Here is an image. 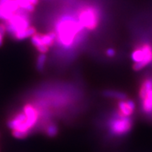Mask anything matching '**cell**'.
<instances>
[{
    "mask_svg": "<svg viewBox=\"0 0 152 152\" xmlns=\"http://www.w3.org/2000/svg\"><path fill=\"white\" fill-rule=\"evenodd\" d=\"M83 28L79 23L78 20L76 21L73 19H68L61 22L58 28V39L64 46L66 47L72 46L74 39Z\"/></svg>",
    "mask_w": 152,
    "mask_h": 152,
    "instance_id": "cell-1",
    "label": "cell"
},
{
    "mask_svg": "<svg viewBox=\"0 0 152 152\" xmlns=\"http://www.w3.org/2000/svg\"><path fill=\"white\" fill-rule=\"evenodd\" d=\"M77 18L82 27L92 31L96 29L99 25V11L94 6H85L80 9Z\"/></svg>",
    "mask_w": 152,
    "mask_h": 152,
    "instance_id": "cell-2",
    "label": "cell"
},
{
    "mask_svg": "<svg viewBox=\"0 0 152 152\" xmlns=\"http://www.w3.org/2000/svg\"><path fill=\"white\" fill-rule=\"evenodd\" d=\"M131 58L134 62L133 69L141 71L152 62V45L144 43L136 47L131 54Z\"/></svg>",
    "mask_w": 152,
    "mask_h": 152,
    "instance_id": "cell-3",
    "label": "cell"
},
{
    "mask_svg": "<svg viewBox=\"0 0 152 152\" xmlns=\"http://www.w3.org/2000/svg\"><path fill=\"white\" fill-rule=\"evenodd\" d=\"M19 8L14 14V16L11 17V18L7 20V23L6 25V30L10 33L11 35H16L17 33H20L23 30L27 29L30 27V22L28 20V16L26 14L27 11H25L23 9Z\"/></svg>",
    "mask_w": 152,
    "mask_h": 152,
    "instance_id": "cell-4",
    "label": "cell"
},
{
    "mask_svg": "<svg viewBox=\"0 0 152 152\" xmlns=\"http://www.w3.org/2000/svg\"><path fill=\"white\" fill-rule=\"evenodd\" d=\"M132 126V121L130 116H125L119 113L110 121L109 131L113 135H124L130 132Z\"/></svg>",
    "mask_w": 152,
    "mask_h": 152,
    "instance_id": "cell-5",
    "label": "cell"
},
{
    "mask_svg": "<svg viewBox=\"0 0 152 152\" xmlns=\"http://www.w3.org/2000/svg\"><path fill=\"white\" fill-rule=\"evenodd\" d=\"M24 113L26 114L27 119H26V124L29 128H32L35 124L37 119V113L33 106L28 104L24 108Z\"/></svg>",
    "mask_w": 152,
    "mask_h": 152,
    "instance_id": "cell-6",
    "label": "cell"
},
{
    "mask_svg": "<svg viewBox=\"0 0 152 152\" xmlns=\"http://www.w3.org/2000/svg\"><path fill=\"white\" fill-rule=\"evenodd\" d=\"M142 111L147 114L152 113V89L150 90L142 102Z\"/></svg>",
    "mask_w": 152,
    "mask_h": 152,
    "instance_id": "cell-7",
    "label": "cell"
},
{
    "mask_svg": "<svg viewBox=\"0 0 152 152\" xmlns=\"http://www.w3.org/2000/svg\"><path fill=\"white\" fill-rule=\"evenodd\" d=\"M103 95L108 98L115 99L125 100L127 99V95L124 92H118L114 90H105L103 92Z\"/></svg>",
    "mask_w": 152,
    "mask_h": 152,
    "instance_id": "cell-8",
    "label": "cell"
},
{
    "mask_svg": "<svg viewBox=\"0 0 152 152\" xmlns=\"http://www.w3.org/2000/svg\"><path fill=\"white\" fill-rule=\"evenodd\" d=\"M118 106L119 109L118 112L125 116H130L134 112V111L131 109L125 100H120Z\"/></svg>",
    "mask_w": 152,
    "mask_h": 152,
    "instance_id": "cell-9",
    "label": "cell"
},
{
    "mask_svg": "<svg viewBox=\"0 0 152 152\" xmlns=\"http://www.w3.org/2000/svg\"><path fill=\"white\" fill-rule=\"evenodd\" d=\"M151 89H152V79L144 80L141 85V87H140V92H139L140 99H141L142 100L145 97L146 94H147V92H149L150 90H151Z\"/></svg>",
    "mask_w": 152,
    "mask_h": 152,
    "instance_id": "cell-10",
    "label": "cell"
},
{
    "mask_svg": "<svg viewBox=\"0 0 152 152\" xmlns=\"http://www.w3.org/2000/svg\"><path fill=\"white\" fill-rule=\"evenodd\" d=\"M35 33H36L35 28L34 27H31V26H30V27L28 28L27 29L23 30V31L17 33L16 35H15L14 37L16 38V39H18V40H22V39H25L29 37H32V36L35 35Z\"/></svg>",
    "mask_w": 152,
    "mask_h": 152,
    "instance_id": "cell-11",
    "label": "cell"
},
{
    "mask_svg": "<svg viewBox=\"0 0 152 152\" xmlns=\"http://www.w3.org/2000/svg\"><path fill=\"white\" fill-rule=\"evenodd\" d=\"M40 39L42 44L49 47L52 46L54 40L56 39V34L54 33H50L47 34V35H41Z\"/></svg>",
    "mask_w": 152,
    "mask_h": 152,
    "instance_id": "cell-12",
    "label": "cell"
},
{
    "mask_svg": "<svg viewBox=\"0 0 152 152\" xmlns=\"http://www.w3.org/2000/svg\"><path fill=\"white\" fill-rule=\"evenodd\" d=\"M17 4H18L19 8L23 9L25 11H27L28 12L30 11H33L35 10L34 5L32 4L28 0H16Z\"/></svg>",
    "mask_w": 152,
    "mask_h": 152,
    "instance_id": "cell-13",
    "label": "cell"
},
{
    "mask_svg": "<svg viewBox=\"0 0 152 152\" xmlns=\"http://www.w3.org/2000/svg\"><path fill=\"white\" fill-rule=\"evenodd\" d=\"M47 56L45 54H41L38 56L37 60V64H36V67L38 71L42 72L44 70V67H45V61H46Z\"/></svg>",
    "mask_w": 152,
    "mask_h": 152,
    "instance_id": "cell-14",
    "label": "cell"
},
{
    "mask_svg": "<svg viewBox=\"0 0 152 152\" xmlns=\"http://www.w3.org/2000/svg\"><path fill=\"white\" fill-rule=\"evenodd\" d=\"M47 134L50 137H55L58 133V128L55 124H50L47 128Z\"/></svg>",
    "mask_w": 152,
    "mask_h": 152,
    "instance_id": "cell-15",
    "label": "cell"
},
{
    "mask_svg": "<svg viewBox=\"0 0 152 152\" xmlns=\"http://www.w3.org/2000/svg\"><path fill=\"white\" fill-rule=\"evenodd\" d=\"M15 13L10 12V11H6L4 9H0V20H9L11 18V17L14 16Z\"/></svg>",
    "mask_w": 152,
    "mask_h": 152,
    "instance_id": "cell-16",
    "label": "cell"
},
{
    "mask_svg": "<svg viewBox=\"0 0 152 152\" xmlns=\"http://www.w3.org/2000/svg\"><path fill=\"white\" fill-rule=\"evenodd\" d=\"M13 136L18 139H24L28 135V131H21L18 130H13Z\"/></svg>",
    "mask_w": 152,
    "mask_h": 152,
    "instance_id": "cell-17",
    "label": "cell"
},
{
    "mask_svg": "<svg viewBox=\"0 0 152 152\" xmlns=\"http://www.w3.org/2000/svg\"><path fill=\"white\" fill-rule=\"evenodd\" d=\"M115 50L113 48H109L106 50V54L109 57H113L115 55Z\"/></svg>",
    "mask_w": 152,
    "mask_h": 152,
    "instance_id": "cell-18",
    "label": "cell"
},
{
    "mask_svg": "<svg viewBox=\"0 0 152 152\" xmlns=\"http://www.w3.org/2000/svg\"><path fill=\"white\" fill-rule=\"evenodd\" d=\"M37 49L41 54H45L48 51V47L45 46V45H41V46L38 47Z\"/></svg>",
    "mask_w": 152,
    "mask_h": 152,
    "instance_id": "cell-19",
    "label": "cell"
},
{
    "mask_svg": "<svg viewBox=\"0 0 152 152\" xmlns=\"http://www.w3.org/2000/svg\"><path fill=\"white\" fill-rule=\"evenodd\" d=\"M126 102L129 106L131 108V109L134 111V110H135V104H134V102L132 100H126Z\"/></svg>",
    "mask_w": 152,
    "mask_h": 152,
    "instance_id": "cell-20",
    "label": "cell"
},
{
    "mask_svg": "<svg viewBox=\"0 0 152 152\" xmlns=\"http://www.w3.org/2000/svg\"><path fill=\"white\" fill-rule=\"evenodd\" d=\"M3 34L0 33V47L2 46V44H3V37H4Z\"/></svg>",
    "mask_w": 152,
    "mask_h": 152,
    "instance_id": "cell-21",
    "label": "cell"
},
{
    "mask_svg": "<svg viewBox=\"0 0 152 152\" xmlns=\"http://www.w3.org/2000/svg\"><path fill=\"white\" fill-rule=\"evenodd\" d=\"M28 1H29L32 4H33L34 6L38 4V0H28Z\"/></svg>",
    "mask_w": 152,
    "mask_h": 152,
    "instance_id": "cell-22",
    "label": "cell"
}]
</instances>
